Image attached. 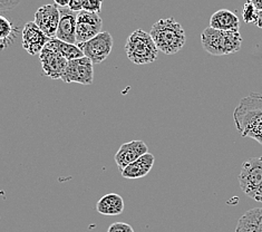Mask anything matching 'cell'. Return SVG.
<instances>
[{"label":"cell","instance_id":"cb8c5ba5","mask_svg":"<svg viewBox=\"0 0 262 232\" xmlns=\"http://www.w3.org/2000/svg\"><path fill=\"white\" fill-rule=\"evenodd\" d=\"M68 9L74 12H79L83 10V0H71L68 4Z\"/></svg>","mask_w":262,"mask_h":232},{"label":"cell","instance_id":"9a60e30c","mask_svg":"<svg viewBox=\"0 0 262 232\" xmlns=\"http://www.w3.org/2000/svg\"><path fill=\"white\" fill-rule=\"evenodd\" d=\"M210 27L223 31H239V18L232 11L228 9H220L212 15L210 19Z\"/></svg>","mask_w":262,"mask_h":232},{"label":"cell","instance_id":"4316f807","mask_svg":"<svg viewBox=\"0 0 262 232\" xmlns=\"http://www.w3.org/2000/svg\"><path fill=\"white\" fill-rule=\"evenodd\" d=\"M255 25L259 28L262 29V10H258V18H257V23H255Z\"/></svg>","mask_w":262,"mask_h":232},{"label":"cell","instance_id":"9c48e42d","mask_svg":"<svg viewBox=\"0 0 262 232\" xmlns=\"http://www.w3.org/2000/svg\"><path fill=\"white\" fill-rule=\"evenodd\" d=\"M60 19V9L56 5H43L35 12V24L48 38H55Z\"/></svg>","mask_w":262,"mask_h":232},{"label":"cell","instance_id":"6da1fadb","mask_svg":"<svg viewBox=\"0 0 262 232\" xmlns=\"http://www.w3.org/2000/svg\"><path fill=\"white\" fill-rule=\"evenodd\" d=\"M235 129L241 136L250 137L262 145V95L251 93L241 98L233 112Z\"/></svg>","mask_w":262,"mask_h":232},{"label":"cell","instance_id":"d4e9b609","mask_svg":"<svg viewBox=\"0 0 262 232\" xmlns=\"http://www.w3.org/2000/svg\"><path fill=\"white\" fill-rule=\"evenodd\" d=\"M56 6H58L60 8H66L68 7V4H70L71 0H54Z\"/></svg>","mask_w":262,"mask_h":232},{"label":"cell","instance_id":"3957f363","mask_svg":"<svg viewBox=\"0 0 262 232\" xmlns=\"http://www.w3.org/2000/svg\"><path fill=\"white\" fill-rule=\"evenodd\" d=\"M201 44L204 51L210 55H230L240 51L242 37L239 31L216 30L209 26L201 34Z\"/></svg>","mask_w":262,"mask_h":232},{"label":"cell","instance_id":"7402d4cb","mask_svg":"<svg viewBox=\"0 0 262 232\" xmlns=\"http://www.w3.org/2000/svg\"><path fill=\"white\" fill-rule=\"evenodd\" d=\"M107 232H134V229L128 223L115 222L110 225Z\"/></svg>","mask_w":262,"mask_h":232},{"label":"cell","instance_id":"7c38bea8","mask_svg":"<svg viewBox=\"0 0 262 232\" xmlns=\"http://www.w3.org/2000/svg\"><path fill=\"white\" fill-rule=\"evenodd\" d=\"M147 152L148 147L144 142L141 140L130 141L122 144L121 147L118 149V151L114 156V160L117 167L120 168V171L122 172L124 168L130 164V163H133L134 161L141 158L142 155L146 154Z\"/></svg>","mask_w":262,"mask_h":232},{"label":"cell","instance_id":"5bb4252c","mask_svg":"<svg viewBox=\"0 0 262 232\" xmlns=\"http://www.w3.org/2000/svg\"><path fill=\"white\" fill-rule=\"evenodd\" d=\"M155 158L152 153H146L142 155L141 158L130 163L124 170L122 171V177L124 179L134 180V179H141L144 178L151 172L152 167L154 165Z\"/></svg>","mask_w":262,"mask_h":232},{"label":"cell","instance_id":"7a4b0ae2","mask_svg":"<svg viewBox=\"0 0 262 232\" xmlns=\"http://www.w3.org/2000/svg\"><path fill=\"white\" fill-rule=\"evenodd\" d=\"M149 35L159 52L165 55L178 54L184 47L186 41L183 27L172 17L158 20L152 26Z\"/></svg>","mask_w":262,"mask_h":232},{"label":"cell","instance_id":"44dd1931","mask_svg":"<svg viewBox=\"0 0 262 232\" xmlns=\"http://www.w3.org/2000/svg\"><path fill=\"white\" fill-rule=\"evenodd\" d=\"M103 0H83V10L99 14L102 9Z\"/></svg>","mask_w":262,"mask_h":232},{"label":"cell","instance_id":"e0dca14e","mask_svg":"<svg viewBox=\"0 0 262 232\" xmlns=\"http://www.w3.org/2000/svg\"><path fill=\"white\" fill-rule=\"evenodd\" d=\"M235 232H262V208H253L242 215Z\"/></svg>","mask_w":262,"mask_h":232},{"label":"cell","instance_id":"4fadbf2b","mask_svg":"<svg viewBox=\"0 0 262 232\" xmlns=\"http://www.w3.org/2000/svg\"><path fill=\"white\" fill-rule=\"evenodd\" d=\"M76 18L77 14L70 9H60V19L56 37L61 41L76 45Z\"/></svg>","mask_w":262,"mask_h":232},{"label":"cell","instance_id":"8992f818","mask_svg":"<svg viewBox=\"0 0 262 232\" xmlns=\"http://www.w3.org/2000/svg\"><path fill=\"white\" fill-rule=\"evenodd\" d=\"M76 45L83 52L85 57L92 60L93 64H102L110 56L114 41L108 31H102L89 41L79 43Z\"/></svg>","mask_w":262,"mask_h":232},{"label":"cell","instance_id":"52a82bcc","mask_svg":"<svg viewBox=\"0 0 262 232\" xmlns=\"http://www.w3.org/2000/svg\"><path fill=\"white\" fill-rule=\"evenodd\" d=\"M61 80L65 83L92 85L94 80V67H93L92 60L85 56L82 58L68 60Z\"/></svg>","mask_w":262,"mask_h":232},{"label":"cell","instance_id":"ac0fdd59","mask_svg":"<svg viewBox=\"0 0 262 232\" xmlns=\"http://www.w3.org/2000/svg\"><path fill=\"white\" fill-rule=\"evenodd\" d=\"M45 46L53 49L54 52L58 53L67 60H73L76 58L84 57L83 52L80 51V48L77 45H73V44L61 41L57 38H49V40L47 41Z\"/></svg>","mask_w":262,"mask_h":232},{"label":"cell","instance_id":"30bf717a","mask_svg":"<svg viewBox=\"0 0 262 232\" xmlns=\"http://www.w3.org/2000/svg\"><path fill=\"white\" fill-rule=\"evenodd\" d=\"M39 59L42 72L46 76L51 77L52 79H61L68 62L66 58L45 46L39 54Z\"/></svg>","mask_w":262,"mask_h":232},{"label":"cell","instance_id":"d6986e66","mask_svg":"<svg viewBox=\"0 0 262 232\" xmlns=\"http://www.w3.org/2000/svg\"><path fill=\"white\" fill-rule=\"evenodd\" d=\"M242 17L243 20L248 24L251 23H257V18H258V10L254 7L253 4L248 0V2L243 5V11H242Z\"/></svg>","mask_w":262,"mask_h":232},{"label":"cell","instance_id":"ffe728a7","mask_svg":"<svg viewBox=\"0 0 262 232\" xmlns=\"http://www.w3.org/2000/svg\"><path fill=\"white\" fill-rule=\"evenodd\" d=\"M14 26L9 19L0 15V40H6L12 35Z\"/></svg>","mask_w":262,"mask_h":232},{"label":"cell","instance_id":"8fae6325","mask_svg":"<svg viewBox=\"0 0 262 232\" xmlns=\"http://www.w3.org/2000/svg\"><path fill=\"white\" fill-rule=\"evenodd\" d=\"M48 40V37L42 33L35 22H29L24 26L23 47L29 55H39Z\"/></svg>","mask_w":262,"mask_h":232},{"label":"cell","instance_id":"603a6c76","mask_svg":"<svg viewBox=\"0 0 262 232\" xmlns=\"http://www.w3.org/2000/svg\"><path fill=\"white\" fill-rule=\"evenodd\" d=\"M21 0H0V12L11 10L18 6Z\"/></svg>","mask_w":262,"mask_h":232},{"label":"cell","instance_id":"277c9868","mask_svg":"<svg viewBox=\"0 0 262 232\" xmlns=\"http://www.w3.org/2000/svg\"><path fill=\"white\" fill-rule=\"evenodd\" d=\"M127 58L135 65H146L158 59L159 49L151 35L142 29L133 31L125 44Z\"/></svg>","mask_w":262,"mask_h":232},{"label":"cell","instance_id":"ba28073f","mask_svg":"<svg viewBox=\"0 0 262 232\" xmlns=\"http://www.w3.org/2000/svg\"><path fill=\"white\" fill-rule=\"evenodd\" d=\"M103 20L98 14L82 10L77 12L76 40L77 44L89 41L102 33Z\"/></svg>","mask_w":262,"mask_h":232},{"label":"cell","instance_id":"5b68a950","mask_svg":"<svg viewBox=\"0 0 262 232\" xmlns=\"http://www.w3.org/2000/svg\"><path fill=\"white\" fill-rule=\"evenodd\" d=\"M239 183L243 193L262 203V156L250 158L243 162Z\"/></svg>","mask_w":262,"mask_h":232},{"label":"cell","instance_id":"2e32d148","mask_svg":"<svg viewBox=\"0 0 262 232\" xmlns=\"http://www.w3.org/2000/svg\"><path fill=\"white\" fill-rule=\"evenodd\" d=\"M123 198L117 193L105 194L96 203V210L103 216H118L124 211Z\"/></svg>","mask_w":262,"mask_h":232},{"label":"cell","instance_id":"484cf974","mask_svg":"<svg viewBox=\"0 0 262 232\" xmlns=\"http://www.w3.org/2000/svg\"><path fill=\"white\" fill-rule=\"evenodd\" d=\"M257 10H262V0H250Z\"/></svg>","mask_w":262,"mask_h":232}]
</instances>
